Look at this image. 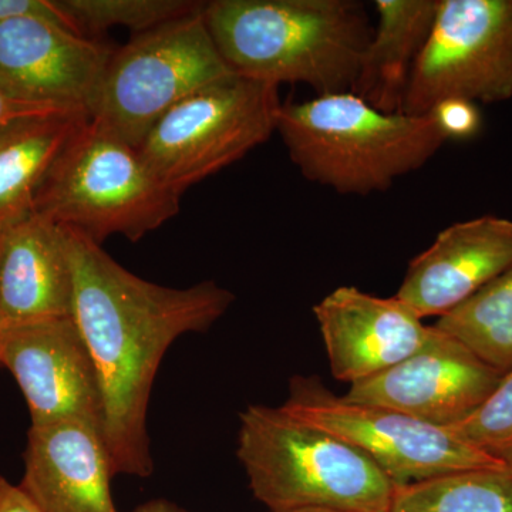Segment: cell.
Segmentation results:
<instances>
[{"label": "cell", "mask_w": 512, "mask_h": 512, "mask_svg": "<svg viewBox=\"0 0 512 512\" xmlns=\"http://www.w3.org/2000/svg\"><path fill=\"white\" fill-rule=\"evenodd\" d=\"M25 16H37L63 22L52 0H0V22Z\"/></svg>", "instance_id": "obj_24"}, {"label": "cell", "mask_w": 512, "mask_h": 512, "mask_svg": "<svg viewBox=\"0 0 512 512\" xmlns=\"http://www.w3.org/2000/svg\"><path fill=\"white\" fill-rule=\"evenodd\" d=\"M276 133L306 180L349 195L389 190L448 141L433 114L383 113L350 92L281 104Z\"/></svg>", "instance_id": "obj_3"}, {"label": "cell", "mask_w": 512, "mask_h": 512, "mask_svg": "<svg viewBox=\"0 0 512 512\" xmlns=\"http://www.w3.org/2000/svg\"><path fill=\"white\" fill-rule=\"evenodd\" d=\"M461 440L512 467V370L467 419L450 427Z\"/></svg>", "instance_id": "obj_22"}, {"label": "cell", "mask_w": 512, "mask_h": 512, "mask_svg": "<svg viewBox=\"0 0 512 512\" xmlns=\"http://www.w3.org/2000/svg\"><path fill=\"white\" fill-rule=\"evenodd\" d=\"M437 329L453 336L501 375L512 370V265L453 311Z\"/></svg>", "instance_id": "obj_19"}, {"label": "cell", "mask_w": 512, "mask_h": 512, "mask_svg": "<svg viewBox=\"0 0 512 512\" xmlns=\"http://www.w3.org/2000/svg\"><path fill=\"white\" fill-rule=\"evenodd\" d=\"M0 366L18 382L32 426L84 420L101 430L99 377L73 316L2 330Z\"/></svg>", "instance_id": "obj_12"}, {"label": "cell", "mask_w": 512, "mask_h": 512, "mask_svg": "<svg viewBox=\"0 0 512 512\" xmlns=\"http://www.w3.org/2000/svg\"><path fill=\"white\" fill-rule=\"evenodd\" d=\"M439 0H377V25L352 92L373 109L403 113L414 66L429 40Z\"/></svg>", "instance_id": "obj_17"}, {"label": "cell", "mask_w": 512, "mask_h": 512, "mask_svg": "<svg viewBox=\"0 0 512 512\" xmlns=\"http://www.w3.org/2000/svg\"><path fill=\"white\" fill-rule=\"evenodd\" d=\"M114 50L57 20L0 22V86L32 106L90 117Z\"/></svg>", "instance_id": "obj_10"}, {"label": "cell", "mask_w": 512, "mask_h": 512, "mask_svg": "<svg viewBox=\"0 0 512 512\" xmlns=\"http://www.w3.org/2000/svg\"><path fill=\"white\" fill-rule=\"evenodd\" d=\"M181 197L157 177L137 147L87 119L50 168L35 212L100 245L114 235L137 242L173 220Z\"/></svg>", "instance_id": "obj_5"}, {"label": "cell", "mask_w": 512, "mask_h": 512, "mask_svg": "<svg viewBox=\"0 0 512 512\" xmlns=\"http://www.w3.org/2000/svg\"><path fill=\"white\" fill-rule=\"evenodd\" d=\"M237 456L252 494L271 512L392 508L396 485L365 453L281 407L252 404L241 413Z\"/></svg>", "instance_id": "obj_4"}, {"label": "cell", "mask_w": 512, "mask_h": 512, "mask_svg": "<svg viewBox=\"0 0 512 512\" xmlns=\"http://www.w3.org/2000/svg\"><path fill=\"white\" fill-rule=\"evenodd\" d=\"M285 512H345V511L323 510V508H305V510H293V511H285Z\"/></svg>", "instance_id": "obj_28"}, {"label": "cell", "mask_w": 512, "mask_h": 512, "mask_svg": "<svg viewBox=\"0 0 512 512\" xmlns=\"http://www.w3.org/2000/svg\"><path fill=\"white\" fill-rule=\"evenodd\" d=\"M202 10L141 33L114 52L90 119L138 148L181 101L237 76L222 59Z\"/></svg>", "instance_id": "obj_6"}, {"label": "cell", "mask_w": 512, "mask_h": 512, "mask_svg": "<svg viewBox=\"0 0 512 512\" xmlns=\"http://www.w3.org/2000/svg\"><path fill=\"white\" fill-rule=\"evenodd\" d=\"M72 316L62 227L33 211L0 229V332Z\"/></svg>", "instance_id": "obj_16"}, {"label": "cell", "mask_w": 512, "mask_h": 512, "mask_svg": "<svg viewBox=\"0 0 512 512\" xmlns=\"http://www.w3.org/2000/svg\"><path fill=\"white\" fill-rule=\"evenodd\" d=\"M0 512H42L22 488L0 476Z\"/></svg>", "instance_id": "obj_26"}, {"label": "cell", "mask_w": 512, "mask_h": 512, "mask_svg": "<svg viewBox=\"0 0 512 512\" xmlns=\"http://www.w3.org/2000/svg\"><path fill=\"white\" fill-rule=\"evenodd\" d=\"M86 114H56L16 121L0 130V229L35 211L50 168Z\"/></svg>", "instance_id": "obj_18"}, {"label": "cell", "mask_w": 512, "mask_h": 512, "mask_svg": "<svg viewBox=\"0 0 512 512\" xmlns=\"http://www.w3.org/2000/svg\"><path fill=\"white\" fill-rule=\"evenodd\" d=\"M501 377L463 343L433 325L429 339L414 355L350 384L343 397L450 429L476 412Z\"/></svg>", "instance_id": "obj_11"}, {"label": "cell", "mask_w": 512, "mask_h": 512, "mask_svg": "<svg viewBox=\"0 0 512 512\" xmlns=\"http://www.w3.org/2000/svg\"><path fill=\"white\" fill-rule=\"evenodd\" d=\"M59 111L42 109V107L32 106V104L23 103L13 99L12 96L2 86H0V130L9 127L16 121L30 119V117L56 116Z\"/></svg>", "instance_id": "obj_25"}, {"label": "cell", "mask_w": 512, "mask_h": 512, "mask_svg": "<svg viewBox=\"0 0 512 512\" xmlns=\"http://www.w3.org/2000/svg\"><path fill=\"white\" fill-rule=\"evenodd\" d=\"M450 99H512V0H439L403 113L424 116Z\"/></svg>", "instance_id": "obj_9"}, {"label": "cell", "mask_w": 512, "mask_h": 512, "mask_svg": "<svg viewBox=\"0 0 512 512\" xmlns=\"http://www.w3.org/2000/svg\"><path fill=\"white\" fill-rule=\"evenodd\" d=\"M282 410L365 453L396 487L504 466L444 427L386 407L349 402L316 377H295Z\"/></svg>", "instance_id": "obj_8"}, {"label": "cell", "mask_w": 512, "mask_h": 512, "mask_svg": "<svg viewBox=\"0 0 512 512\" xmlns=\"http://www.w3.org/2000/svg\"><path fill=\"white\" fill-rule=\"evenodd\" d=\"M134 512H190L185 508L180 507L171 501L164 500V498H156V500L148 501V503L141 504Z\"/></svg>", "instance_id": "obj_27"}, {"label": "cell", "mask_w": 512, "mask_h": 512, "mask_svg": "<svg viewBox=\"0 0 512 512\" xmlns=\"http://www.w3.org/2000/svg\"><path fill=\"white\" fill-rule=\"evenodd\" d=\"M279 87L234 76L168 111L138 147L157 177L184 194L276 133Z\"/></svg>", "instance_id": "obj_7"}, {"label": "cell", "mask_w": 512, "mask_h": 512, "mask_svg": "<svg viewBox=\"0 0 512 512\" xmlns=\"http://www.w3.org/2000/svg\"><path fill=\"white\" fill-rule=\"evenodd\" d=\"M67 28L84 37L114 26L137 35L204 8L191 0H52Z\"/></svg>", "instance_id": "obj_21"}, {"label": "cell", "mask_w": 512, "mask_h": 512, "mask_svg": "<svg viewBox=\"0 0 512 512\" xmlns=\"http://www.w3.org/2000/svg\"><path fill=\"white\" fill-rule=\"evenodd\" d=\"M512 265V221L484 215L441 231L409 264L396 298L421 319L441 316Z\"/></svg>", "instance_id": "obj_14"}, {"label": "cell", "mask_w": 512, "mask_h": 512, "mask_svg": "<svg viewBox=\"0 0 512 512\" xmlns=\"http://www.w3.org/2000/svg\"><path fill=\"white\" fill-rule=\"evenodd\" d=\"M202 13L237 76L316 96L352 92L373 32L357 0H214Z\"/></svg>", "instance_id": "obj_2"}, {"label": "cell", "mask_w": 512, "mask_h": 512, "mask_svg": "<svg viewBox=\"0 0 512 512\" xmlns=\"http://www.w3.org/2000/svg\"><path fill=\"white\" fill-rule=\"evenodd\" d=\"M431 114L447 140H467L474 137L483 123L477 104L467 100L441 101Z\"/></svg>", "instance_id": "obj_23"}, {"label": "cell", "mask_w": 512, "mask_h": 512, "mask_svg": "<svg viewBox=\"0 0 512 512\" xmlns=\"http://www.w3.org/2000/svg\"><path fill=\"white\" fill-rule=\"evenodd\" d=\"M330 372L355 384L399 365L426 343L431 326L406 303L340 286L313 306Z\"/></svg>", "instance_id": "obj_13"}, {"label": "cell", "mask_w": 512, "mask_h": 512, "mask_svg": "<svg viewBox=\"0 0 512 512\" xmlns=\"http://www.w3.org/2000/svg\"><path fill=\"white\" fill-rule=\"evenodd\" d=\"M62 229L73 319L99 377L101 434L114 476L150 477L148 406L163 357L181 336L210 329L235 295L214 281L188 288L153 284L131 274L83 232Z\"/></svg>", "instance_id": "obj_1"}, {"label": "cell", "mask_w": 512, "mask_h": 512, "mask_svg": "<svg viewBox=\"0 0 512 512\" xmlns=\"http://www.w3.org/2000/svg\"><path fill=\"white\" fill-rule=\"evenodd\" d=\"M390 512H512V467L460 471L400 485Z\"/></svg>", "instance_id": "obj_20"}, {"label": "cell", "mask_w": 512, "mask_h": 512, "mask_svg": "<svg viewBox=\"0 0 512 512\" xmlns=\"http://www.w3.org/2000/svg\"><path fill=\"white\" fill-rule=\"evenodd\" d=\"M114 476L99 426L62 420L30 426L23 493L42 512H119L111 495Z\"/></svg>", "instance_id": "obj_15"}]
</instances>
